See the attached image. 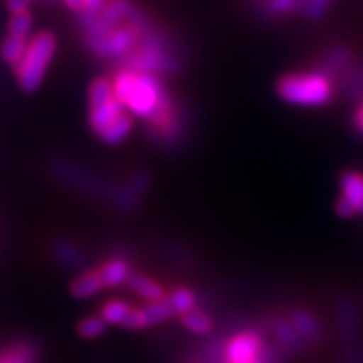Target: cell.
I'll return each instance as SVG.
<instances>
[{"label": "cell", "instance_id": "cell-13", "mask_svg": "<svg viewBox=\"0 0 363 363\" xmlns=\"http://www.w3.org/2000/svg\"><path fill=\"white\" fill-rule=\"evenodd\" d=\"M182 326L185 330L190 331V333L197 335V337H206V335H211L212 330H214V320L208 315L206 310H202L201 306L194 308L184 315L179 316Z\"/></svg>", "mask_w": 363, "mask_h": 363}, {"label": "cell", "instance_id": "cell-17", "mask_svg": "<svg viewBox=\"0 0 363 363\" xmlns=\"http://www.w3.org/2000/svg\"><path fill=\"white\" fill-rule=\"evenodd\" d=\"M131 308L133 306H131L128 301H125V299L113 298L103 303L101 308H99V316H101L108 325L121 326L125 318L128 316Z\"/></svg>", "mask_w": 363, "mask_h": 363}, {"label": "cell", "instance_id": "cell-10", "mask_svg": "<svg viewBox=\"0 0 363 363\" xmlns=\"http://www.w3.org/2000/svg\"><path fill=\"white\" fill-rule=\"evenodd\" d=\"M126 286H128L131 293H135L136 296L143 298L147 303L158 301V299L167 298V294H169V291L163 288V284H160L157 279L150 278V276L143 274V272L140 271L131 272L128 281H126Z\"/></svg>", "mask_w": 363, "mask_h": 363}, {"label": "cell", "instance_id": "cell-19", "mask_svg": "<svg viewBox=\"0 0 363 363\" xmlns=\"http://www.w3.org/2000/svg\"><path fill=\"white\" fill-rule=\"evenodd\" d=\"M343 91L348 99L363 101V65H353L343 76Z\"/></svg>", "mask_w": 363, "mask_h": 363}, {"label": "cell", "instance_id": "cell-23", "mask_svg": "<svg viewBox=\"0 0 363 363\" xmlns=\"http://www.w3.org/2000/svg\"><path fill=\"white\" fill-rule=\"evenodd\" d=\"M123 328L126 330H131V331H140V330H145L150 326V321H148V316L147 313H145L143 306L142 308H131L128 316L125 318L123 321Z\"/></svg>", "mask_w": 363, "mask_h": 363}, {"label": "cell", "instance_id": "cell-12", "mask_svg": "<svg viewBox=\"0 0 363 363\" xmlns=\"http://www.w3.org/2000/svg\"><path fill=\"white\" fill-rule=\"evenodd\" d=\"M342 195L353 203L357 212L363 216V174L355 170H347L338 179Z\"/></svg>", "mask_w": 363, "mask_h": 363}, {"label": "cell", "instance_id": "cell-1", "mask_svg": "<svg viewBox=\"0 0 363 363\" xmlns=\"http://www.w3.org/2000/svg\"><path fill=\"white\" fill-rule=\"evenodd\" d=\"M111 83L118 101L123 104L125 110L135 120L147 125L169 115L179 104V99L172 94L162 76L153 72L118 67L113 72Z\"/></svg>", "mask_w": 363, "mask_h": 363}, {"label": "cell", "instance_id": "cell-11", "mask_svg": "<svg viewBox=\"0 0 363 363\" xmlns=\"http://www.w3.org/2000/svg\"><path fill=\"white\" fill-rule=\"evenodd\" d=\"M103 289H106V286L103 283V278L101 274H99L98 267L83 271L81 274H78L72 279V283L69 286L71 294L78 299H88L91 296H94V294L101 293Z\"/></svg>", "mask_w": 363, "mask_h": 363}, {"label": "cell", "instance_id": "cell-26", "mask_svg": "<svg viewBox=\"0 0 363 363\" xmlns=\"http://www.w3.org/2000/svg\"><path fill=\"white\" fill-rule=\"evenodd\" d=\"M34 0H7V9L11 13H16V12H22V11H29L30 4H33Z\"/></svg>", "mask_w": 363, "mask_h": 363}, {"label": "cell", "instance_id": "cell-16", "mask_svg": "<svg viewBox=\"0 0 363 363\" xmlns=\"http://www.w3.org/2000/svg\"><path fill=\"white\" fill-rule=\"evenodd\" d=\"M167 299L174 308L177 316L184 315L194 308L199 306V294L194 291L189 286H177V288L170 289L169 294H167Z\"/></svg>", "mask_w": 363, "mask_h": 363}, {"label": "cell", "instance_id": "cell-20", "mask_svg": "<svg viewBox=\"0 0 363 363\" xmlns=\"http://www.w3.org/2000/svg\"><path fill=\"white\" fill-rule=\"evenodd\" d=\"M108 328V323L99 315L84 316L78 323V335L83 340H96L104 335Z\"/></svg>", "mask_w": 363, "mask_h": 363}, {"label": "cell", "instance_id": "cell-3", "mask_svg": "<svg viewBox=\"0 0 363 363\" xmlns=\"http://www.w3.org/2000/svg\"><path fill=\"white\" fill-rule=\"evenodd\" d=\"M57 45V35L49 29L34 33L30 38L24 57L13 67V76L24 93H35L44 83L45 76L56 59Z\"/></svg>", "mask_w": 363, "mask_h": 363}, {"label": "cell", "instance_id": "cell-25", "mask_svg": "<svg viewBox=\"0 0 363 363\" xmlns=\"http://www.w3.org/2000/svg\"><path fill=\"white\" fill-rule=\"evenodd\" d=\"M352 128L358 136H362V138H363V101L360 103V106L357 108V111L353 113Z\"/></svg>", "mask_w": 363, "mask_h": 363}, {"label": "cell", "instance_id": "cell-15", "mask_svg": "<svg viewBox=\"0 0 363 363\" xmlns=\"http://www.w3.org/2000/svg\"><path fill=\"white\" fill-rule=\"evenodd\" d=\"M29 40L30 39H21L11 34L4 35L2 43H0V57H2V61L13 69V67L19 65L21 59L24 57Z\"/></svg>", "mask_w": 363, "mask_h": 363}, {"label": "cell", "instance_id": "cell-6", "mask_svg": "<svg viewBox=\"0 0 363 363\" xmlns=\"http://www.w3.org/2000/svg\"><path fill=\"white\" fill-rule=\"evenodd\" d=\"M353 66V51L352 48L345 44H337L330 48L323 56H321L320 62H318V69L323 74L328 76L330 79L343 78L347 71Z\"/></svg>", "mask_w": 363, "mask_h": 363}, {"label": "cell", "instance_id": "cell-21", "mask_svg": "<svg viewBox=\"0 0 363 363\" xmlns=\"http://www.w3.org/2000/svg\"><path fill=\"white\" fill-rule=\"evenodd\" d=\"M54 254H56V259L59 261V264H62L66 267L83 266L84 257L79 254V249L76 246H72V244H69V242L56 244Z\"/></svg>", "mask_w": 363, "mask_h": 363}, {"label": "cell", "instance_id": "cell-9", "mask_svg": "<svg viewBox=\"0 0 363 363\" xmlns=\"http://www.w3.org/2000/svg\"><path fill=\"white\" fill-rule=\"evenodd\" d=\"M99 274H101L103 283L106 288H120L126 284L130 274L133 272L130 261L125 256H111L106 257L101 264L98 266Z\"/></svg>", "mask_w": 363, "mask_h": 363}, {"label": "cell", "instance_id": "cell-28", "mask_svg": "<svg viewBox=\"0 0 363 363\" xmlns=\"http://www.w3.org/2000/svg\"><path fill=\"white\" fill-rule=\"evenodd\" d=\"M0 363H2V362H0Z\"/></svg>", "mask_w": 363, "mask_h": 363}, {"label": "cell", "instance_id": "cell-27", "mask_svg": "<svg viewBox=\"0 0 363 363\" xmlns=\"http://www.w3.org/2000/svg\"><path fill=\"white\" fill-rule=\"evenodd\" d=\"M59 2H61L71 13H74L76 17H78L81 11H83V0H59Z\"/></svg>", "mask_w": 363, "mask_h": 363}, {"label": "cell", "instance_id": "cell-5", "mask_svg": "<svg viewBox=\"0 0 363 363\" xmlns=\"http://www.w3.org/2000/svg\"><path fill=\"white\" fill-rule=\"evenodd\" d=\"M266 328L274 338V342L279 345L286 353H296L308 350V343L305 338L299 335V331L294 328V325L289 321L286 315H274L269 318L266 323Z\"/></svg>", "mask_w": 363, "mask_h": 363}, {"label": "cell", "instance_id": "cell-2", "mask_svg": "<svg viewBox=\"0 0 363 363\" xmlns=\"http://www.w3.org/2000/svg\"><path fill=\"white\" fill-rule=\"evenodd\" d=\"M88 125L99 142L116 147L130 138L135 118L118 101L111 78L98 76L88 88Z\"/></svg>", "mask_w": 363, "mask_h": 363}, {"label": "cell", "instance_id": "cell-22", "mask_svg": "<svg viewBox=\"0 0 363 363\" xmlns=\"http://www.w3.org/2000/svg\"><path fill=\"white\" fill-rule=\"evenodd\" d=\"M331 4H333V0H305L301 13L310 21H320L326 16Z\"/></svg>", "mask_w": 363, "mask_h": 363}, {"label": "cell", "instance_id": "cell-4", "mask_svg": "<svg viewBox=\"0 0 363 363\" xmlns=\"http://www.w3.org/2000/svg\"><path fill=\"white\" fill-rule=\"evenodd\" d=\"M276 93L283 101L294 106H326L335 96L333 79L318 69L289 72L276 83Z\"/></svg>", "mask_w": 363, "mask_h": 363}, {"label": "cell", "instance_id": "cell-8", "mask_svg": "<svg viewBox=\"0 0 363 363\" xmlns=\"http://www.w3.org/2000/svg\"><path fill=\"white\" fill-rule=\"evenodd\" d=\"M40 347L33 338H17L0 350L2 363H39Z\"/></svg>", "mask_w": 363, "mask_h": 363}, {"label": "cell", "instance_id": "cell-14", "mask_svg": "<svg viewBox=\"0 0 363 363\" xmlns=\"http://www.w3.org/2000/svg\"><path fill=\"white\" fill-rule=\"evenodd\" d=\"M303 2L305 0H261L259 12L269 21L281 19V17L301 12Z\"/></svg>", "mask_w": 363, "mask_h": 363}, {"label": "cell", "instance_id": "cell-24", "mask_svg": "<svg viewBox=\"0 0 363 363\" xmlns=\"http://www.w3.org/2000/svg\"><path fill=\"white\" fill-rule=\"evenodd\" d=\"M335 211H337V214L340 217H343V219H352V217H355L358 214L357 208L353 207V203L348 201L347 197H343V195H340L337 203H335Z\"/></svg>", "mask_w": 363, "mask_h": 363}, {"label": "cell", "instance_id": "cell-7", "mask_svg": "<svg viewBox=\"0 0 363 363\" xmlns=\"http://www.w3.org/2000/svg\"><path fill=\"white\" fill-rule=\"evenodd\" d=\"M286 316L289 318V321L294 325V328L299 331V335L305 338L308 347H316V345L323 342V325L320 323V320H318L310 310H305V308H293V310L288 311Z\"/></svg>", "mask_w": 363, "mask_h": 363}, {"label": "cell", "instance_id": "cell-18", "mask_svg": "<svg viewBox=\"0 0 363 363\" xmlns=\"http://www.w3.org/2000/svg\"><path fill=\"white\" fill-rule=\"evenodd\" d=\"M145 313H147L148 316V321H150V326L153 325H162V323H167V321L174 320L177 316V313L172 305L169 303V299L163 298V299H158V301H150L147 305L143 306Z\"/></svg>", "mask_w": 363, "mask_h": 363}]
</instances>
